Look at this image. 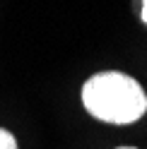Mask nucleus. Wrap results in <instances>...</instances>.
Masks as SVG:
<instances>
[{
	"label": "nucleus",
	"mask_w": 147,
	"mask_h": 149,
	"mask_svg": "<svg viewBox=\"0 0 147 149\" xmlns=\"http://www.w3.org/2000/svg\"><path fill=\"white\" fill-rule=\"evenodd\" d=\"M0 149H17V142L12 132H7L5 127H0Z\"/></svg>",
	"instance_id": "nucleus-2"
},
{
	"label": "nucleus",
	"mask_w": 147,
	"mask_h": 149,
	"mask_svg": "<svg viewBox=\"0 0 147 149\" xmlns=\"http://www.w3.org/2000/svg\"><path fill=\"white\" fill-rule=\"evenodd\" d=\"M82 104L94 118L113 125L140 120L147 111L142 87L123 72H99L82 87Z\"/></svg>",
	"instance_id": "nucleus-1"
},
{
	"label": "nucleus",
	"mask_w": 147,
	"mask_h": 149,
	"mask_svg": "<svg viewBox=\"0 0 147 149\" xmlns=\"http://www.w3.org/2000/svg\"><path fill=\"white\" fill-rule=\"evenodd\" d=\"M118 149H135V147H118Z\"/></svg>",
	"instance_id": "nucleus-4"
},
{
	"label": "nucleus",
	"mask_w": 147,
	"mask_h": 149,
	"mask_svg": "<svg viewBox=\"0 0 147 149\" xmlns=\"http://www.w3.org/2000/svg\"><path fill=\"white\" fill-rule=\"evenodd\" d=\"M142 19H145V24H147V0H142Z\"/></svg>",
	"instance_id": "nucleus-3"
}]
</instances>
